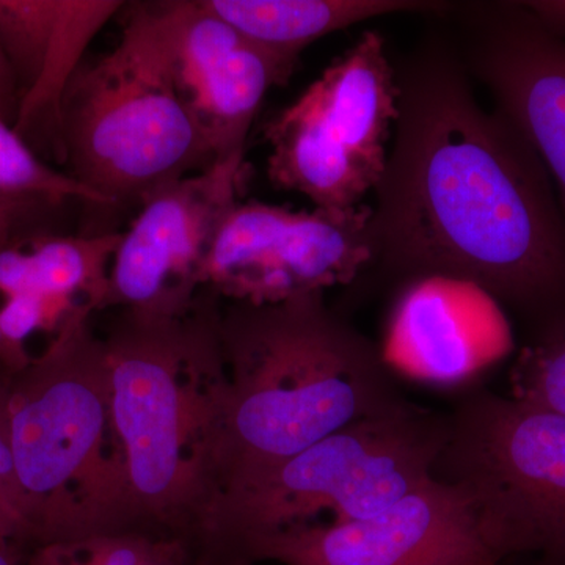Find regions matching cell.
Here are the masks:
<instances>
[{
	"label": "cell",
	"instance_id": "obj_1",
	"mask_svg": "<svg viewBox=\"0 0 565 565\" xmlns=\"http://www.w3.org/2000/svg\"><path fill=\"white\" fill-rule=\"evenodd\" d=\"M399 117L375 188L373 266L471 282L533 343L565 333V215L514 122L476 98L455 40L430 33L394 65Z\"/></svg>",
	"mask_w": 565,
	"mask_h": 565
},
{
	"label": "cell",
	"instance_id": "obj_2",
	"mask_svg": "<svg viewBox=\"0 0 565 565\" xmlns=\"http://www.w3.org/2000/svg\"><path fill=\"white\" fill-rule=\"evenodd\" d=\"M221 297L203 288L184 315L125 311L103 338L109 375L117 530L192 550L217 493L226 366Z\"/></svg>",
	"mask_w": 565,
	"mask_h": 565
},
{
	"label": "cell",
	"instance_id": "obj_3",
	"mask_svg": "<svg viewBox=\"0 0 565 565\" xmlns=\"http://www.w3.org/2000/svg\"><path fill=\"white\" fill-rule=\"evenodd\" d=\"M226 366L217 497L405 397L384 351L323 292L222 308ZM215 500V498H214Z\"/></svg>",
	"mask_w": 565,
	"mask_h": 565
},
{
	"label": "cell",
	"instance_id": "obj_4",
	"mask_svg": "<svg viewBox=\"0 0 565 565\" xmlns=\"http://www.w3.org/2000/svg\"><path fill=\"white\" fill-rule=\"evenodd\" d=\"M88 319H71L10 375L11 452L25 514L22 559L40 546L115 531L106 345Z\"/></svg>",
	"mask_w": 565,
	"mask_h": 565
},
{
	"label": "cell",
	"instance_id": "obj_5",
	"mask_svg": "<svg viewBox=\"0 0 565 565\" xmlns=\"http://www.w3.org/2000/svg\"><path fill=\"white\" fill-rule=\"evenodd\" d=\"M446 415L411 401L356 419L263 473L226 487L192 542L195 565L236 564L245 542L281 527L381 514L433 479Z\"/></svg>",
	"mask_w": 565,
	"mask_h": 565
},
{
	"label": "cell",
	"instance_id": "obj_6",
	"mask_svg": "<svg viewBox=\"0 0 565 565\" xmlns=\"http://www.w3.org/2000/svg\"><path fill=\"white\" fill-rule=\"evenodd\" d=\"M58 143L68 174L104 207L140 206L163 185L214 166L143 3L129 10L117 47L82 62L71 77L58 110Z\"/></svg>",
	"mask_w": 565,
	"mask_h": 565
},
{
	"label": "cell",
	"instance_id": "obj_7",
	"mask_svg": "<svg viewBox=\"0 0 565 565\" xmlns=\"http://www.w3.org/2000/svg\"><path fill=\"white\" fill-rule=\"evenodd\" d=\"M435 479L467 498L500 563L537 555L565 565V416L479 392L446 415Z\"/></svg>",
	"mask_w": 565,
	"mask_h": 565
},
{
	"label": "cell",
	"instance_id": "obj_8",
	"mask_svg": "<svg viewBox=\"0 0 565 565\" xmlns=\"http://www.w3.org/2000/svg\"><path fill=\"white\" fill-rule=\"evenodd\" d=\"M397 102L385 39L366 31L264 126L269 181L322 210L360 206L384 178Z\"/></svg>",
	"mask_w": 565,
	"mask_h": 565
},
{
	"label": "cell",
	"instance_id": "obj_9",
	"mask_svg": "<svg viewBox=\"0 0 565 565\" xmlns=\"http://www.w3.org/2000/svg\"><path fill=\"white\" fill-rule=\"evenodd\" d=\"M373 206L292 211L237 202L223 218L203 270V288L252 305L351 285L373 266Z\"/></svg>",
	"mask_w": 565,
	"mask_h": 565
},
{
	"label": "cell",
	"instance_id": "obj_10",
	"mask_svg": "<svg viewBox=\"0 0 565 565\" xmlns=\"http://www.w3.org/2000/svg\"><path fill=\"white\" fill-rule=\"evenodd\" d=\"M243 169V161L214 163L141 202L115 252L106 308L148 316L191 310L223 218L239 202Z\"/></svg>",
	"mask_w": 565,
	"mask_h": 565
},
{
	"label": "cell",
	"instance_id": "obj_11",
	"mask_svg": "<svg viewBox=\"0 0 565 565\" xmlns=\"http://www.w3.org/2000/svg\"><path fill=\"white\" fill-rule=\"evenodd\" d=\"M501 565L467 498L433 479L381 514L352 523H300L245 542L236 563L255 565Z\"/></svg>",
	"mask_w": 565,
	"mask_h": 565
},
{
	"label": "cell",
	"instance_id": "obj_12",
	"mask_svg": "<svg viewBox=\"0 0 565 565\" xmlns=\"http://www.w3.org/2000/svg\"><path fill=\"white\" fill-rule=\"evenodd\" d=\"M174 87L210 141L214 163L243 161L267 92L297 65L256 46L202 0L145 2Z\"/></svg>",
	"mask_w": 565,
	"mask_h": 565
},
{
	"label": "cell",
	"instance_id": "obj_13",
	"mask_svg": "<svg viewBox=\"0 0 565 565\" xmlns=\"http://www.w3.org/2000/svg\"><path fill=\"white\" fill-rule=\"evenodd\" d=\"M455 43L473 81L492 95L548 170L565 215V41L523 2L451 3Z\"/></svg>",
	"mask_w": 565,
	"mask_h": 565
},
{
	"label": "cell",
	"instance_id": "obj_14",
	"mask_svg": "<svg viewBox=\"0 0 565 565\" xmlns=\"http://www.w3.org/2000/svg\"><path fill=\"white\" fill-rule=\"evenodd\" d=\"M512 349L503 308L471 282L445 277L404 281L390 316V366L416 377L455 382Z\"/></svg>",
	"mask_w": 565,
	"mask_h": 565
},
{
	"label": "cell",
	"instance_id": "obj_15",
	"mask_svg": "<svg viewBox=\"0 0 565 565\" xmlns=\"http://www.w3.org/2000/svg\"><path fill=\"white\" fill-rule=\"evenodd\" d=\"M125 9L117 0H0V43L20 90L14 131L58 143V110L88 44Z\"/></svg>",
	"mask_w": 565,
	"mask_h": 565
},
{
	"label": "cell",
	"instance_id": "obj_16",
	"mask_svg": "<svg viewBox=\"0 0 565 565\" xmlns=\"http://www.w3.org/2000/svg\"><path fill=\"white\" fill-rule=\"evenodd\" d=\"M121 233L39 236L0 252V299L41 297L93 313L104 310Z\"/></svg>",
	"mask_w": 565,
	"mask_h": 565
},
{
	"label": "cell",
	"instance_id": "obj_17",
	"mask_svg": "<svg viewBox=\"0 0 565 565\" xmlns=\"http://www.w3.org/2000/svg\"><path fill=\"white\" fill-rule=\"evenodd\" d=\"M203 7L256 46L299 63L316 41L388 14L444 17L448 2L419 0H202Z\"/></svg>",
	"mask_w": 565,
	"mask_h": 565
},
{
	"label": "cell",
	"instance_id": "obj_18",
	"mask_svg": "<svg viewBox=\"0 0 565 565\" xmlns=\"http://www.w3.org/2000/svg\"><path fill=\"white\" fill-rule=\"evenodd\" d=\"M20 565H195L182 539L147 531H96L40 546Z\"/></svg>",
	"mask_w": 565,
	"mask_h": 565
},
{
	"label": "cell",
	"instance_id": "obj_19",
	"mask_svg": "<svg viewBox=\"0 0 565 565\" xmlns=\"http://www.w3.org/2000/svg\"><path fill=\"white\" fill-rule=\"evenodd\" d=\"M0 196L35 206L82 200L104 206L90 189L41 161L13 126L0 120Z\"/></svg>",
	"mask_w": 565,
	"mask_h": 565
},
{
	"label": "cell",
	"instance_id": "obj_20",
	"mask_svg": "<svg viewBox=\"0 0 565 565\" xmlns=\"http://www.w3.org/2000/svg\"><path fill=\"white\" fill-rule=\"evenodd\" d=\"M511 382L516 399L565 416V333L523 349Z\"/></svg>",
	"mask_w": 565,
	"mask_h": 565
},
{
	"label": "cell",
	"instance_id": "obj_21",
	"mask_svg": "<svg viewBox=\"0 0 565 565\" xmlns=\"http://www.w3.org/2000/svg\"><path fill=\"white\" fill-rule=\"evenodd\" d=\"M10 375L0 364V550L20 565L24 555L25 514L11 452Z\"/></svg>",
	"mask_w": 565,
	"mask_h": 565
},
{
	"label": "cell",
	"instance_id": "obj_22",
	"mask_svg": "<svg viewBox=\"0 0 565 565\" xmlns=\"http://www.w3.org/2000/svg\"><path fill=\"white\" fill-rule=\"evenodd\" d=\"M20 111V90L13 71L0 43V120L14 126Z\"/></svg>",
	"mask_w": 565,
	"mask_h": 565
},
{
	"label": "cell",
	"instance_id": "obj_23",
	"mask_svg": "<svg viewBox=\"0 0 565 565\" xmlns=\"http://www.w3.org/2000/svg\"><path fill=\"white\" fill-rule=\"evenodd\" d=\"M523 6L546 32L565 41V0H531Z\"/></svg>",
	"mask_w": 565,
	"mask_h": 565
},
{
	"label": "cell",
	"instance_id": "obj_24",
	"mask_svg": "<svg viewBox=\"0 0 565 565\" xmlns=\"http://www.w3.org/2000/svg\"><path fill=\"white\" fill-rule=\"evenodd\" d=\"M24 207H29V204L0 196V252L13 241L11 233H13L14 218Z\"/></svg>",
	"mask_w": 565,
	"mask_h": 565
},
{
	"label": "cell",
	"instance_id": "obj_25",
	"mask_svg": "<svg viewBox=\"0 0 565 565\" xmlns=\"http://www.w3.org/2000/svg\"><path fill=\"white\" fill-rule=\"evenodd\" d=\"M0 565H18L14 563L13 559L9 555H6V553L0 550Z\"/></svg>",
	"mask_w": 565,
	"mask_h": 565
},
{
	"label": "cell",
	"instance_id": "obj_26",
	"mask_svg": "<svg viewBox=\"0 0 565 565\" xmlns=\"http://www.w3.org/2000/svg\"><path fill=\"white\" fill-rule=\"evenodd\" d=\"M230 565H252V564L237 563V564H230Z\"/></svg>",
	"mask_w": 565,
	"mask_h": 565
}]
</instances>
